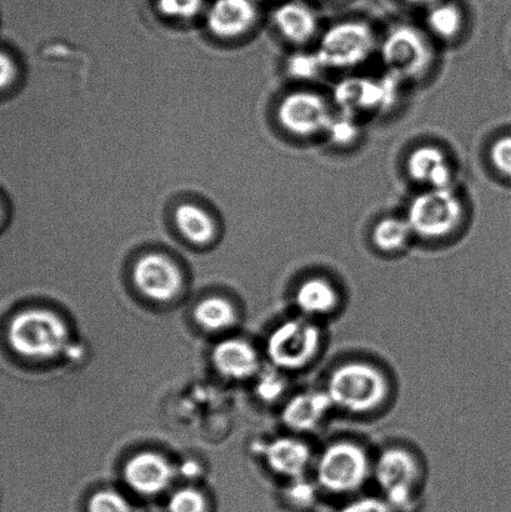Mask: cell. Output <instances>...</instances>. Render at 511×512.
<instances>
[{"label":"cell","instance_id":"16","mask_svg":"<svg viewBox=\"0 0 511 512\" xmlns=\"http://www.w3.org/2000/svg\"><path fill=\"white\" fill-rule=\"evenodd\" d=\"M258 10L252 0H215L208 10L210 32L219 38H237L257 22Z\"/></svg>","mask_w":511,"mask_h":512},{"label":"cell","instance_id":"23","mask_svg":"<svg viewBox=\"0 0 511 512\" xmlns=\"http://www.w3.org/2000/svg\"><path fill=\"white\" fill-rule=\"evenodd\" d=\"M427 24L430 32L437 35L438 38L454 39L463 29L462 10L452 3L435 4L429 10Z\"/></svg>","mask_w":511,"mask_h":512},{"label":"cell","instance_id":"2","mask_svg":"<svg viewBox=\"0 0 511 512\" xmlns=\"http://www.w3.org/2000/svg\"><path fill=\"white\" fill-rule=\"evenodd\" d=\"M374 458L357 440L338 439L315 455L312 478L320 493L357 496L373 480Z\"/></svg>","mask_w":511,"mask_h":512},{"label":"cell","instance_id":"15","mask_svg":"<svg viewBox=\"0 0 511 512\" xmlns=\"http://www.w3.org/2000/svg\"><path fill=\"white\" fill-rule=\"evenodd\" d=\"M173 478V466L162 455L155 453L135 455L124 468V479L129 488L142 495L162 493Z\"/></svg>","mask_w":511,"mask_h":512},{"label":"cell","instance_id":"30","mask_svg":"<svg viewBox=\"0 0 511 512\" xmlns=\"http://www.w3.org/2000/svg\"><path fill=\"white\" fill-rule=\"evenodd\" d=\"M204 0H158L160 12L174 19H190L198 15Z\"/></svg>","mask_w":511,"mask_h":512},{"label":"cell","instance_id":"26","mask_svg":"<svg viewBox=\"0 0 511 512\" xmlns=\"http://www.w3.org/2000/svg\"><path fill=\"white\" fill-rule=\"evenodd\" d=\"M327 69L324 67L317 52L297 53L290 57L287 70L290 77L298 80H313Z\"/></svg>","mask_w":511,"mask_h":512},{"label":"cell","instance_id":"10","mask_svg":"<svg viewBox=\"0 0 511 512\" xmlns=\"http://www.w3.org/2000/svg\"><path fill=\"white\" fill-rule=\"evenodd\" d=\"M333 118L327 100L310 90L288 94L278 108L279 124L298 138H312L327 133Z\"/></svg>","mask_w":511,"mask_h":512},{"label":"cell","instance_id":"29","mask_svg":"<svg viewBox=\"0 0 511 512\" xmlns=\"http://www.w3.org/2000/svg\"><path fill=\"white\" fill-rule=\"evenodd\" d=\"M205 500L197 490L183 489L177 491L169 500V512H205Z\"/></svg>","mask_w":511,"mask_h":512},{"label":"cell","instance_id":"25","mask_svg":"<svg viewBox=\"0 0 511 512\" xmlns=\"http://www.w3.org/2000/svg\"><path fill=\"white\" fill-rule=\"evenodd\" d=\"M320 490L313 478H304L287 481L285 486V500L295 509L304 510L312 508L317 501Z\"/></svg>","mask_w":511,"mask_h":512},{"label":"cell","instance_id":"32","mask_svg":"<svg viewBox=\"0 0 511 512\" xmlns=\"http://www.w3.org/2000/svg\"><path fill=\"white\" fill-rule=\"evenodd\" d=\"M490 160L499 173L511 178V135L495 140L490 149Z\"/></svg>","mask_w":511,"mask_h":512},{"label":"cell","instance_id":"24","mask_svg":"<svg viewBox=\"0 0 511 512\" xmlns=\"http://www.w3.org/2000/svg\"><path fill=\"white\" fill-rule=\"evenodd\" d=\"M288 389L287 374L275 368L259 374V380L257 386H255L259 399L270 404L287 400Z\"/></svg>","mask_w":511,"mask_h":512},{"label":"cell","instance_id":"18","mask_svg":"<svg viewBox=\"0 0 511 512\" xmlns=\"http://www.w3.org/2000/svg\"><path fill=\"white\" fill-rule=\"evenodd\" d=\"M213 361L219 373L232 380H245L259 374L258 351L248 341L224 340L213 351Z\"/></svg>","mask_w":511,"mask_h":512},{"label":"cell","instance_id":"7","mask_svg":"<svg viewBox=\"0 0 511 512\" xmlns=\"http://www.w3.org/2000/svg\"><path fill=\"white\" fill-rule=\"evenodd\" d=\"M380 57L390 75L402 80H418L427 75L434 62L429 39L412 25L390 29L380 44Z\"/></svg>","mask_w":511,"mask_h":512},{"label":"cell","instance_id":"1","mask_svg":"<svg viewBox=\"0 0 511 512\" xmlns=\"http://www.w3.org/2000/svg\"><path fill=\"white\" fill-rule=\"evenodd\" d=\"M324 389L335 410L354 416L378 413L393 391L387 371L367 360H348L335 366Z\"/></svg>","mask_w":511,"mask_h":512},{"label":"cell","instance_id":"19","mask_svg":"<svg viewBox=\"0 0 511 512\" xmlns=\"http://www.w3.org/2000/svg\"><path fill=\"white\" fill-rule=\"evenodd\" d=\"M274 23L288 42L307 44L318 32V17L312 8L299 2L280 5L274 12Z\"/></svg>","mask_w":511,"mask_h":512},{"label":"cell","instance_id":"11","mask_svg":"<svg viewBox=\"0 0 511 512\" xmlns=\"http://www.w3.org/2000/svg\"><path fill=\"white\" fill-rule=\"evenodd\" d=\"M325 389H307L289 395L282 406L280 419L289 434L304 436L317 433L334 411Z\"/></svg>","mask_w":511,"mask_h":512},{"label":"cell","instance_id":"17","mask_svg":"<svg viewBox=\"0 0 511 512\" xmlns=\"http://www.w3.org/2000/svg\"><path fill=\"white\" fill-rule=\"evenodd\" d=\"M407 169L415 183L429 189L453 188L454 172L447 154L434 145H423L410 153Z\"/></svg>","mask_w":511,"mask_h":512},{"label":"cell","instance_id":"21","mask_svg":"<svg viewBox=\"0 0 511 512\" xmlns=\"http://www.w3.org/2000/svg\"><path fill=\"white\" fill-rule=\"evenodd\" d=\"M413 235L407 219L387 217L374 225L372 243L379 252L395 254L408 247Z\"/></svg>","mask_w":511,"mask_h":512},{"label":"cell","instance_id":"3","mask_svg":"<svg viewBox=\"0 0 511 512\" xmlns=\"http://www.w3.org/2000/svg\"><path fill=\"white\" fill-rule=\"evenodd\" d=\"M373 480L397 512L414 511L424 493L423 461L407 446H387L374 458Z\"/></svg>","mask_w":511,"mask_h":512},{"label":"cell","instance_id":"20","mask_svg":"<svg viewBox=\"0 0 511 512\" xmlns=\"http://www.w3.org/2000/svg\"><path fill=\"white\" fill-rule=\"evenodd\" d=\"M174 222L179 233L190 243L205 245L212 242L217 233L210 215L198 205L183 203L174 212Z\"/></svg>","mask_w":511,"mask_h":512},{"label":"cell","instance_id":"28","mask_svg":"<svg viewBox=\"0 0 511 512\" xmlns=\"http://www.w3.org/2000/svg\"><path fill=\"white\" fill-rule=\"evenodd\" d=\"M89 512H133L124 496L115 491L103 490L89 501Z\"/></svg>","mask_w":511,"mask_h":512},{"label":"cell","instance_id":"35","mask_svg":"<svg viewBox=\"0 0 511 512\" xmlns=\"http://www.w3.org/2000/svg\"><path fill=\"white\" fill-rule=\"evenodd\" d=\"M2 215H3V208H2V204H0V219H2Z\"/></svg>","mask_w":511,"mask_h":512},{"label":"cell","instance_id":"4","mask_svg":"<svg viewBox=\"0 0 511 512\" xmlns=\"http://www.w3.org/2000/svg\"><path fill=\"white\" fill-rule=\"evenodd\" d=\"M323 346L324 333L318 321L297 314L270 331L265 351L273 368L285 374L302 373L317 361Z\"/></svg>","mask_w":511,"mask_h":512},{"label":"cell","instance_id":"14","mask_svg":"<svg viewBox=\"0 0 511 512\" xmlns=\"http://www.w3.org/2000/svg\"><path fill=\"white\" fill-rule=\"evenodd\" d=\"M293 304L298 315L319 323L337 313L342 304V296L332 280L314 275L300 281L294 290Z\"/></svg>","mask_w":511,"mask_h":512},{"label":"cell","instance_id":"5","mask_svg":"<svg viewBox=\"0 0 511 512\" xmlns=\"http://www.w3.org/2000/svg\"><path fill=\"white\" fill-rule=\"evenodd\" d=\"M68 328L52 311L25 310L9 325V344L15 353L33 360L55 358L68 344Z\"/></svg>","mask_w":511,"mask_h":512},{"label":"cell","instance_id":"9","mask_svg":"<svg viewBox=\"0 0 511 512\" xmlns=\"http://www.w3.org/2000/svg\"><path fill=\"white\" fill-rule=\"evenodd\" d=\"M398 94L399 80L390 74L382 79H345L334 89L335 102L343 114L353 118L358 114L379 113L392 108Z\"/></svg>","mask_w":511,"mask_h":512},{"label":"cell","instance_id":"8","mask_svg":"<svg viewBox=\"0 0 511 512\" xmlns=\"http://www.w3.org/2000/svg\"><path fill=\"white\" fill-rule=\"evenodd\" d=\"M375 48L377 38L372 27L360 20H344L322 35L317 54L325 68L349 70L367 62Z\"/></svg>","mask_w":511,"mask_h":512},{"label":"cell","instance_id":"31","mask_svg":"<svg viewBox=\"0 0 511 512\" xmlns=\"http://www.w3.org/2000/svg\"><path fill=\"white\" fill-rule=\"evenodd\" d=\"M339 512H397V510L380 495H357L344 504Z\"/></svg>","mask_w":511,"mask_h":512},{"label":"cell","instance_id":"12","mask_svg":"<svg viewBox=\"0 0 511 512\" xmlns=\"http://www.w3.org/2000/svg\"><path fill=\"white\" fill-rule=\"evenodd\" d=\"M265 463L273 474L285 481L304 478L312 473L315 455L304 436H279L264 445Z\"/></svg>","mask_w":511,"mask_h":512},{"label":"cell","instance_id":"34","mask_svg":"<svg viewBox=\"0 0 511 512\" xmlns=\"http://www.w3.org/2000/svg\"><path fill=\"white\" fill-rule=\"evenodd\" d=\"M407 2H410L413 4L427 5V4H433V3L437 2V0H407Z\"/></svg>","mask_w":511,"mask_h":512},{"label":"cell","instance_id":"13","mask_svg":"<svg viewBox=\"0 0 511 512\" xmlns=\"http://www.w3.org/2000/svg\"><path fill=\"white\" fill-rule=\"evenodd\" d=\"M133 279L140 293L154 301H168L178 294L182 278L167 256L148 254L134 265Z\"/></svg>","mask_w":511,"mask_h":512},{"label":"cell","instance_id":"33","mask_svg":"<svg viewBox=\"0 0 511 512\" xmlns=\"http://www.w3.org/2000/svg\"><path fill=\"white\" fill-rule=\"evenodd\" d=\"M17 75V67L13 59L3 50H0V90L10 87Z\"/></svg>","mask_w":511,"mask_h":512},{"label":"cell","instance_id":"6","mask_svg":"<svg viewBox=\"0 0 511 512\" xmlns=\"http://www.w3.org/2000/svg\"><path fill=\"white\" fill-rule=\"evenodd\" d=\"M464 205L453 188L428 189L409 204L407 219L412 232L425 240L448 238L460 227Z\"/></svg>","mask_w":511,"mask_h":512},{"label":"cell","instance_id":"27","mask_svg":"<svg viewBox=\"0 0 511 512\" xmlns=\"http://www.w3.org/2000/svg\"><path fill=\"white\" fill-rule=\"evenodd\" d=\"M332 143L337 145H349L357 140L359 135L358 124L355 118L342 114V117L333 118L327 133Z\"/></svg>","mask_w":511,"mask_h":512},{"label":"cell","instance_id":"22","mask_svg":"<svg viewBox=\"0 0 511 512\" xmlns=\"http://www.w3.org/2000/svg\"><path fill=\"white\" fill-rule=\"evenodd\" d=\"M194 318L204 330L218 333L235 324L237 313L229 301L222 298H209L197 305Z\"/></svg>","mask_w":511,"mask_h":512}]
</instances>
